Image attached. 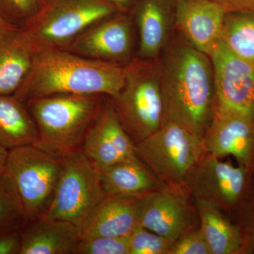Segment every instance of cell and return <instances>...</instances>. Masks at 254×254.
<instances>
[{
    "mask_svg": "<svg viewBox=\"0 0 254 254\" xmlns=\"http://www.w3.org/2000/svg\"><path fill=\"white\" fill-rule=\"evenodd\" d=\"M179 36L170 39L158 60L163 123H176L203 138L213 118V66L208 55Z\"/></svg>",
    "mask_w": 254,
    "mask_h": 254,
    "instance_id": "cell-1",
    "label": "cell"
},
{
    "mask_svg": "<svg viewBox=\"0 0 254 254\" xmlns=\"http://www.w3.org/2000/svg\"><path fill=\"white\" fill-rule=\"evenodd\" d=\"M125 66L83 58L66 50H36L31 71L15 93L29 100L60 94L103 95L115 99L125 83Z\"/></svg>",
    "mask_w": 254,
    "mask_h": 254,
    "instance_id": "cell-2",
    "label": "cell"
},
{
    "mask_svg": "<svg viewBox=\"0 0 254 254\" xmlns=\"http://www.w3.org/2000/svg\"><path fill=\"white\" fill-rule=\"evenodd\" d=\"M105 95L60 94L26 103L38 131L35 146L63 158L81 150Z\"/></svg>",
    "mask_w": 254,
    "mask_h": 254,
    "instance_id": "cell-3",
    "label": "cell"
},
{
    "mask_svg": "<svg viewBox=\"0 0 254 254\" xmlns=\"http://www.w3.org/2000/svg\"><path fill=\"white\" fill-rule=\"evenodd\" d=\"M125 68L123 89L112 100L125 130L136 145L163 125L160 66L158 60L134 58Z\"/></svg>",
    "mask_w": 254,
    "mask_h": 254,
    "instance_id": "cell-4",
    "label": "cell"
},
{
    "mask_svg": "<svg viewBox=\"0 0 254 254\" xmlns=\"http://www.w3.org/2000/svg\"><path fill=\"white\" fill-rule=\"evenodd\" d=\"M118 12L101 0H45L21 28L36 50H64L92 25Z\"/></svg>",
    "mask_w": 254,
    "mask_h": 254,
    "instance_id": "cell-5",
    "label": "cell"
},
{
    "mask_svg": "<svg viewBox=\"0 0 254 254\" xmlns=\"http://www.w3.org/2000/svg\"><path fill=\"white\" fill-rule=\"evenodd\" d=\"M137 157L163 185H183L202 157L203 138L176 123L166 122L136 145Z\"/></svg>",
    "mask_w": 254,
    "mask_h": 254,
    "instance_id": "cell-6",
    "label": "cell"
},
{
    "mask_svg": "<svg viewBox=\"0 0 254 254\" xmlns=\"http://www.w3.org/2000/svg\"><path fill=\"white\" fill-rule=\"evenodd\" d=\"M62 158L33 145L9 150L5 170L19 197L28 221L49 209L58 186Z\"/></svg>",
    "mask_w": 254,
    "mask_h": 254,
    "instance_id": "cell-7",
    "label": "cell"
},
{
    "mask_svg": "<svg viewBox=\"0 0 254 254\" xmlns=\"http://www.w3.org/2000/svg\"><path fill=\"white\" fill-rule=\"evenodd\" d=\"M106 195L98 169L81 150L73 152L62 158L54 198L43 217L66 220L78 227Z\"/></svg>",
    "mask_w": 254,
    "mask_h": 254,
    "instance_id": "cell-8",
    "label": "cell"
},
{
    "mask_svg": "<svg viewBox=\"0 0 254 254\" xmlns=\"http://www.w3.org/2000/svg\"><path fill=\"white\" fill-rule=\"evenodd\" d=\"M134 30L131 14L118 12L92 25L64 50L88 59L125 66L135 58Z\"/></svg>",
    "mask_w": 254,
    "mask_h": 254,
    "instance_id": "cell-9",
    "label": "cell"
},
{
    "mask_svg": "<svg viewBox=\"0 0 254 254\" xmlns=\"http://www.w3.org/2000/svg\"><path fill=\"white\" fill-rule=\"evenodd\" d=\"M214 105L254 119V64L232 53L221 40L210 55Z\"/></svg>",
    "mask_w": 254,
    "mask_h": 254,
    "instance_id": "cell-10",
    "label": "cell"
},
{
    "mask_svg": "<svg viewBox=\"0 0 254 254\" xmlns=\"http://www.w3.org/2000/svg\"><path fill=\"white\" fill-rule=\"evenodd\" d=\"M81 150L98 170L136 156L135 143L109 97H105L87 131Z\"/></svg>",
    "mask_w": 254,
    "mask_h": 254,
    "instance_id": "cell-11",
    "label": "cell"
},
{
    "mask_svg": "<svg viewBox=\"0 0 254 254\" xmlns=\"http://www.w3.org/2000/svg\"><path fill=\"white\" fill-rule=\"evenodd\" d=\"M245 170L210 155L197 162L185 178L187 190L196 199L231 203L237 200L245 185Z\"/></svg>",
    "mask_w": 254,
    "mask_h": 254,
    "instance_id": "cell-12",
    "label": "cell"
},
{
    "mask_svg": "<svg viewBox=\"0 0 254 254\" xmlns=\"http://www.w3.org/2000/svg\"><path fill=\"white\" fill-rule=\"evenodd\" d=\"M177 0H137L130 14L138 35L135 58L157 60L175 27Z\"/></svg>",
    "mask_w": 254,
    "mask_h": 254,
    "instance_id": "cell-13",
    "label": "cell"
},
{
    "mask_svg": "<svg viewBox=\"0 0 254 254\" xmlns=\"http://www.w3.org/2000/svg\"><path fill=\"white\" fill-rule=\"evenodd\" d=\"M225 15L215 0H177L175 28L190 46L209 56L221 40Z\"/></svg>",
    "mask_w": 254,
    "mask_h": 254,
    "instance_id": "cell-14",
    "label": "cell"
},
{
    "mask_svg": "<svg viewBox=\"0 0 254 254\" xmlns=\"http://www.w3.org/2000/svg\"><path fill=\"white\" fill-rule=\"evenodd\" d=\"M254 120L214 105L213 118L203 137L205 150L217 157L232 155L247 164L254 146Z\"/></svg>",
    "mask_w": 254,
    "mask_h": 254,
    "instance_id": "cell-15",
    "label": "cell"
},
{
    "mask_svg": "<svg viewBox=\"0 0 254 254\" xmlns=\"http://www.w3.org/2000/svg\"><path fill=\"white\" fill-rule=\"evenodd\" d=\"M145 195H106L78 226L81 240L131 235L139 225Z\"/></svg>",
    "mask_w": 254,
    "mask_h": 254,
    "instance_id": "cell-16",
    "label": "cell"
},
{
    "mask_svg": "<svg viewBox=\"0 0 254 254\" xmlns=\"http://www.w3.org/2000/svg\"><path fill=\"white\" fill-rule=\"evenodd\" d=\"M81 240L72 222L41 217L21 230L19 254H74Z\"/></svg>",
    "mask_w": 254,
    "mask_h": 254,
    "instance_id": "cell-17",
    "label": "cell"
},
{
    "mask_svg": "<svg viewBox=\"0 0 254 254\" xmlns=\"http://www.w3.org/2000/svg\"><path fill=\"white\" fill-rule=\"evenodd\" d=\"M191 224L188 205L180 195L155 191L145 196L139 225L175 242Z\"/></svg>",
    "mask_w": 254,
    "mask_h": 254,
    "instance_id": "cell-18",
    "label": "cell"
},
{
    "mask_svg": "<svg viewBox=\"0 0 254 254\" xmlns=\"http://www.w3.org/2000/svg\"><path fill=\"white\" fill-rule=\"evenodd\" d=\"M36 49L21 28L0 38V95H14L26 81Z\"/></svg>",
    "mask_w": 254,
    "mask_h": 254,
    "instance_id": "cell-19",
    "label": "cell"
},
{
    "mask_svg": "<svg viewBox=\"0 0 254 254\" xmlns=\"http://www.w3.org/2000/svg\"><path fill=\"white\" fill-rule=\"evenodd\" d=\"M98 174L102 189L108 195L141 197L162 188L137 155L98 170Z\"/></svg>",
    "mask_w": 254,
    "mask_h": 254,
    "instance_id": "cell-20",
    "label": "cell"
},
{
    "mask_svg": "<svg viewBox=\"0 0 254 254\" xmlns=\"http://www.w3.org/2000/svg\"><path fill=\"white\" fill-rule=\"evenodd\" d=\"M38 131L27 104L15 95H0V144L7 150L34 145Z\"/></svg>",
    "mask_w": 254,
    "mask_h": 254,
    "instance_id": "cell-21",
    "label": "cell"
},
{
    "mask_svg": "<svg viewBox=\"0 0 254 254\" xmlns=\"http://www.w3.org/2000/svg\"><path fill=\"white\" fill-rule=\"evenodd\" d=\"M217 203L197 199L203 234L211 254H230L240 248V235L219 211Z\"/></svg>",
    "mask_w": 254,
    "mask_h": 254,
    "instance_id": "cell-22",
    "label": "cell"
},
{
    "mask_svg": "<svg viewBox=\"0 0 254 254\" xmlns=\"http://www.w3.org/2000/svg\"><path fill=\"white\" fill-rule=\"evenodd\" d=\"M221 41L232 53L254 64V11L226 13Z\"/></svg>",
    "mask_w": 254,
    "mask_h": 254,
    "instance_id": "cell-23",
    "label": "cell"
},
{
    "mask_svg": "<svg viewBox=\"0 0 254 254\" xmlns=\"http://www.w3.org/2000/svg\"><path fill=\"white\" fill-rule=\"evenodd\" d=\"M26 222L19 197L4 171L0 173V234L21 231Z\"/></svg>",
    "mask_w": 254,
    "mask_h": 254,
    "instance_id": "cell-24",
    "label": "cell"
},
{
    "mask_svg": "<svg viewBox=\"0 0 254 254\" xmlns=\"http://www.w3.org/2000/svg\"><path fill=\"white\" fill-rule=\"evenodd\" d=\"M174 242L138 225L130 235L129 254H168Z\"/></svg>",
    "mask_w": 254,
    "mask_h": 254,
    "instance_id": "cell-25",
    "label": "cell"
},
{
    "mask_svg": "<svg viewBox=\"0 0 254 254\" xmlns=\"http://www.w3.org/2000/svg\"><path fill=\"white\" fill-rule=\"evenodd\" d=\"M130 235L81 240L74 254H129Z\"/></svg>",
    "mask_w": 254,
    "mask_h": 254,
    "instance_id": "cell-26",
    "label": "cell"
},
{
    "mask_svg": "<svg viewBox=\"0 0 254 254\" xmlns=\"http://www.w3.org/2000/svg\"><path fill=\"white\" fill-rule=\"evenodd\" d=\"M40 0H0V14L16 28H22L36 16Z\"/></svg>",
    "mask_w": 254,
    "mask_h": 254,
    "instance_id": "cell-27",
    "label": "cell"
},
{
    "mask_svg": "<svg viewBox=\"0 0 254 254\" xmlns=\"http://www.w3.org/2000/svg\"><path fill=\"white\" fill-rule=\"evenodd\" d=\"M168 254H211L200 230L187 231L172 245Z\"/></svg>",
    "mask_w": 254,
    "mask_h": 254,
    "instance_id": "cell-28",
    "label": "cell"
},
{
    "mask_svg": "<svg viewBox=\"0 0 254 254\" xmlns=\"http://www.w3.org/2000/svg\"><path fill=\"white\" fill-rule=\"evenodd\" d=\"M21 231L0 234V254H19Z\"/></svg>",
    "mask_w": 254,
    "mask_h": 254,
    "instance_id": "cell-29",
    "label": "cell"
},
{
    "mask_svg": "<svg viewBox=\"0 0 254 254\" xmlns=\"http://www.w3.org/2000/svg\"><path fill=\"white\" fill-rule=\"evenodd\" d=\"M227 12L254 11V0H215Z\"/></svg>",
    "mask_w": 254,
    "mask_h": 254,
    "instance_id": "cell-30",
    "label": "cell"
},
{
    "mask_svg": "<svg viewBox=\"0 0 254 254\" xmlns=\"http://www.w3.org/2000/svg\"><path fill=\"white\" fill-rule=\"evenodd\" d=\"M114 6L120 12L129 13L137 0H101Z\"/></svg>",
    "mask_w": 254,
    "mask_h": 254,
    "instance_id": "cell-31",
    "label": "cell"
},
{
    "mask_svg": "<svg viewBox=\"0 0 254 254\" xmlns=\"http://www.w3.org/2000/svg\"><path fill=\"white\" fill-rule=\"evenodd\" d=\"M14 26L8 22L1 14H0V38L8 34L10 32L17 29Z\"/></svg>",
    "mask_w": 254,
    "mask_h": 254,
    "instance_id": "cell-32",
    "label": "cell"
},
{
    "mask_svg": "<svg viewBox=\"0 0 254 254\" xmlns=\"http://www.w3.org/2000/svg\"><path fill=\"white\" fill-rule=\"evenodd\" d=\"M8 153H9V150L0 144V173H3L5 170Z\"/></svg>",
    "mask_w": 254,
    "mask_h": 254,
    "instance_id": "cell-33",
    "label": "cell"
},
{
    "mask_svg": "<svg viewBox=\"0 0 254 254\" xmlns=\"http://www.w3.org/2000/svg\"><path fill=\"white\" fill-rule=\"evenodd\" d=\"M41 1V4H43V2H44L45 0H40Z\"/></svg>",
    "mask_w": 254,
    "mask_h": 254,
    "instance_id": "cell-34",
    "label": "cell"
}]
</instances>
